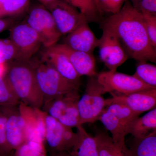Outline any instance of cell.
Listing matches in <instances>:
<instances>
[{"mask_svg": "<svg viewBox=\"0 0 156 156\" xmlns=\"http://www.w3.org/2000/svg\"><path fill=\"white\" fill-rule=\"evenodd\" d=\"M101 28L112 32L128 58L137 61L156 62V50L147 36L142 13L127 0L119 12L101 22Z\"/></svg>", "mask_w": 156, "mask_h": 156, "instance_id": "6da1fadb", "label": "cell"}, {"mask_svg": "<svg viewBox=\"0 0 156 156\" xmlns=\"http://www.w3.org/2000/svg\"><path fill=\"white\" fill-rule=\"evenodd\" d=\"M3 76L20 103L34 108H42L44 100L31 60H17L7 63Z\"/></svg>", "mask_w": 156, "mask_h": 156, "instance_id": "7a4b0ae2", "label": "cell"}, {"mask_svg": "<svg viewBox=\"0 0 156 156\" xmlns=\"http://www.w3.org/2000/svg\"><path fill=\"white\" fill-rule=\"evenodd\" d=\"M33 62L36 80L43 96L44 104L75 89H79L80 85L65 79L46 60L41 58L39 61Z\"/></svg>", "mask_w": 156, "mask_h": 156, "instance_id": "3957f363", "label": "cell"}, {"mask_svg": "<svg viewBox=\"0 0 156 156\" xmlns=\"http://www.w3.org/2000/svg\"><path fill=\"white\" fill-rule=\"evenodd\" d=\"M105 94L103 87L98 81L97 76L89 77L85 93L80 97L77 104L80 125L98 121L104 110L112 103L110 98H104Z\"/></svg>", "mask_w": 156, "mask_h": 156, "instance_id": "277c9868", "label": "cell"}, {"mask_svg": "<svg viewBox=\"0 0 156 156\" xmlns=\"http://www.w3.org/2000/svg\"><path fill=\"white\" fill-rule=\"evenodd\" d=\"M139 115L122 104L112 102L104 110L98 121L110 132L114 142L125 147L129 125Z\"/></svg>", "mask_w": 156, "mask_h": 156, "instance_id": "5b68a950", "label": "cell"}, {"mask_svg": "<svg viewBox=\"0 0 156 156\" xmlns=\"http://www.w3.org/2000/svg\"><path fill=\"white\" fill-rule=\"evenodd\" d=\"M27 13L24 21L38 34L42 46L48 48L57 44L62 35L47 8L40 3L30 4Z\"/></svg>", "mask_w": 156, "mask_h": 156, "instance_id": "8992f818", "label": "cell"}, {"mask_svg": "<svg viewBox=\"0 0 156 156\" xmlns=\"http://www.w3.org/2000/svg\"><path fill=\"white\" fill-rule=\"evenodd\" d=\"M78 90L75 89L46 102L42 110L66 127L76 128L81 126L77 108L80 97Z\"/></svg>", "mask_w": 156, "mask_h": 156, "instance_id": "52a82bcc", "label": "cell"}, {"mask_svg": "<svg viewBox=\"0 0 156 156\" xmlns=\"http://www.w3.org/2000/svg\"><path fill=\"white\" fill-rule=\"evenodd\" d=\"M44 120V145L47 151L50 154L62 151L69 153L76 140V133L46 113Z\"/></svg>", "mask_w": 156, "mask_h": 156, "instance_id": "ba28073f", "label": "cell"}, {"mask_svg": "<svg viewBox=\"0 0 156 156\" xmlns=\"http://www.w3.org/2000/svg\"><path fill=\"white\" fill-rule=\"evenodd\" d=\"M97 78L105 92H108L111 95H127L156 88L143 83L133 75L118 72L117 70H108L98 73Z\"/></svg>", "mask_w": 156, "mask_h": 156, "instance_id": "9c48e42d", "label": "cell"}, {"mask_svg": "<svg viewBox=\"0 0 156 156\" xmlns=\"http://www.w3.org/2000/svg\"><path fill=\"white\" fill-rule=\"evenodd\" d=\"M9 40L16 48L18 60H31L42 46L38 34L24 21L11 27Z\"/></svg>", "mask_w": 156, "mask_h": 156, "instance_id": "30bf717a", "label": "cell"}, {"mask_svg": "<svg viewBox=\"0 0 156 156\" xmlns=\"http://www.w3.org/2000/svg\"><path fill=\"white\" fill-rule=\"evenodd\" d=\"M46 7L62 36L66 35L79 26L87 23L80 11L65 0H56Z\"/></svg>", "mask_w": 156, "mask_h": 156, "instance_id": "8fae6325", "label": "cell"}, {"mask_svg": "<svg viewBox=\"0 0 156 156\" xmlns=\"http://www.w3.org/2000/svg\"><path fill=\"white\" fill-rule=\"evenodd\" d=\"M101 29L102 35L97 47L99 57L108 70H117L127 61L128 56L114 34L107 29Z\"/></svg>", "mask_w": 156, "mask_h": 156, "instance_id": "7c38bea8", "label": "cell"}, {"mask_svg": "<svg viewBox=\"0 0 156 156\" xmlns=\"http://www.w3.org/2000/svg\"><path fill=\"white\" fill-rule=\"evenodd\" d=\"M112 102L122 103L140 115L156 108V88L146 89L127 95H111Z\"/></svg>", "mask_w": 156, "mask_h": 156, "instance_id": "4fadbf2b", "label": "cell"}, {"mask_svg": "<svg viewBox=\"0 0 156 156\" xmlns=\"http://www.w3.org/2000/svg\"><path fill=\"white\" fill-rule=\"evenodd\" d=\"M50 48L64 54L80 76L97 75L93 54L73 50L63 44H56Z\"/></svg>", "mask_w": 156, "mask_h": 156, "instance_id": "5bb4252c", "label": "cell"}, {"mask_svg": "<svg viewBox=\"0 0 156 156\" xmlns=\"http://www.w3.org/2000/svg\"><path fill=\"white\" fill-rule=\"evenodd\" d=\"M18 106L26 122V141L31 140L44 144V112L41 109L34 108L21 103Z\"/></svg>", "mask_w": 156, "mask_h": 156, "instance_id": "9a60e30c", "label": "cell"}, {"mask_svg": "<svg viewBox=\"0 0 156 156\" xmlns=\"http://www.w3.org/2000/svg\"><path fill=\"white\" fill-rule=\"evenodd\" d=\"M18 106L9 108L7 116L6 139L11 152L26 141V122Z\"/></svg>", "mask_w": 156, "mask_h": 156, "instance_id": "2e32d148", "label": "cell"}, {"mask_svg": "<svg viewBox=\"0 0 156 156\" xmlns=\"http://www.w3.org/2000/svg\"><path fill=\"white\" fill-rule=\"evenodd\" d=\"M88 23L79 26L65 36L62 44L73 50L92 53L98 46L99 39L90 28Z\"/></svg>", "mask_w": 156, "mask_h": 156, "instance_id": "e0dca14e", "label": "cell"}, {"mask_svg": "<svg viewBox=\"0 0 156 156\" xmlns=\"http://www.w3.org/2000/svg\"><path fill=\"white\" fill-rule=\"evenodd\" d=\"M41 58L52 65L65 79L80 85V76L78 74L68 58L63 53L50 48H45Z\"/></svg>", "mask_w": 156, "mask_h": 156, "instance_id": "ac0fdd59", "label": "cell"}, {"mask_svg": "<svg viewBox=\"0 0 156 156\" xmlns=\"http://www.w3.org/2000/svg\"><path fill=\"white\" fill-rule=\"evenodd\" d=\"M77 139L70 151V156H98L94 136L88 134L83 127H77Z\"/></svg>", "mask_w": 156, "mask_h": 156, "instance_id": "d6986e66", "label": "cell"}, {"mask_svg": "<svg viewBox=\"0 0 156 156\" xmlns=\"http://www.w3.org/2000/svg\"><path fill=\"white\" fill-rule=\"evenodd\" d=\"M125 156H156V131L144 137L134 138L129 147H127Z\"/></svg>", "mask_w": 156, "mask_h": 156, "instance_id": "ffe728a7", "label": "cell"}, {"mask_svg": "<svg viewBox=\"0 0 156 156\" xmlns=\"http://www.w3.org/2000/svg\"><path fill=\"white\" fill-rule=\"evenodd\" d=\"M154 131H156V108L143 116L133 120L129 125L127 133L134 138H138L144 137Z\"/></svg>", "mask_w": 156, "mask_h": 156, "instance_id": "44dd1931", "label": "cell"}, {"mask_svg": "<svg viewBox=\"0 0 156 156\" xmlns=\"http://www.w3.org/2000/svg\"><path fill=\"white\" fill-rule=\"evenodd\" d=\"M94 137L98 156H125L127 146L122 147L116 144L111 136L105 131H98Z\"/></svg>", "mask_w": 156, "mask_h": 156, "instance_id": "7402d4cb", "label": "cell"}, {"mask_svg": "<svg viewBox=\"0 0 156 156\" xmlns=\"http://www.w3.org/2000/svg\"><path fill=\"white\" fill-rule=\"evenodd\" d=\"M75 7L85 16L88 23L101 22L103 14L100 11L97 0H65Z\"/></svg>", "mask_w": 156, "mask_h": 156, "instance_id": "603a6c76", "label": "cell"}, {"mask_svg": "<svg viewBox=\"0 0 156 156\" xmlns=\"http://www.w3.org/2000/svg\"><path fill=\"white\" fill-rule=\"evenodd\" d=\"M136 71L133 75L143 83L156 88V66L147 61H138Z\"/></svg>", "mask_w": 156, "mask_h": 156, "instance_id": "cb8c5ba5", "label": "cell"}, {"mask_svg": "<svg viewBox=\"0 0 156 156\" xmlns=\"http://www.w3.org/2000/svg\"><path fill=\"white\" fill-rule=\"evenodd\" d=\"M30 0H5L0 11V17H16L27 11Z\"/></svg>", "mask_w": 156, "mask_h": 156, "instance_id": "d4e9b609", "label": "cell"}, {"mask_svg": "<svg viewBox=\"0 0 156 156\" xmlns=\"http://www.w3.org/2000/svg\"><path fill=\"white\" fill-rule=\"evenodd\" d=\"M13 151L10 156H48L44 144L31 140L25 141Z\"/></svg>", "mask_w": 156, "mask_h": 156, "instance_id": "484cf974", "label": "cell"}, {"mask_svg": "<svg viewBox=\"0 0 156 156\" xmlns=\"http://www.w3.org/2000/svg\"><path fill=\"white\" fill-rule=\"evenodd\" d=\"M19 101L11 91L3 76H0V108H11L18 106Z\"/></svg>", "mask_w": 156, "mask_h": 156, "instance_id": "4316f807", "label": "cell"}, {"mask_svg": "<svg viewBox=\"0 0 156 156\" xmlns=\"http://www.w3.org/2000/svg\"><path fill=\"white\" fill-rule=\"evenodd\" d=\"M9 108H0V156H9V150L6 139V125Z\"/></svg>", "mask_w": 156, "mask_h": 156, "instance_id": "83f0119b", "label": "cell"}, {"mask_svg": "<svg viewBox=\"0 0 156 156\" xmlns=\"http://www.w3.org/2000/svg\"><path fill=\"white\" fill-rule=\"evenodd\" d=\"M18 60L17 50L10 40H0V62L7 64Z\"/></svg>", "mask_w": 156, "mask_h": 156, "instance_id": "f1b7e54d", "label": "cell"}, {"mask_svg": "<svg viewBox=\"0 0 156 156\" xmlns=\"http://www.w3.org/2000/svg\"><path fill=\"white\" fill-rule=\"evenodd\" d=\"M141 13L150 42L156 50V15L145 12Z\"/></svg>", "mask_w": 156, "mask_h": 156, "instance_id": "f546056e", "label": "cell"}, {"mask_svg": "<svg viewBox=\"0 0 156 156\" xmlns=\"http://www.w3.org/2000/svg\"><path fill=\"white\" fill-rule=\"evenodd\" d=\"M127 0H97L98 5L101 13L110 15L120 11Z\"/></svg>", "mask_w": 156, "mask_h": 156, "instance_id": "4dcf8cb0", "label": "cell"}, {"mask_svg": "<svg viewBox=\"0 0 156 156\" xmlns=\"http://www.w3.org/2000/svg\"><path fill=\"white\" fill-rule=\"evenodd\" d=\"M133 7L140 13L156 15V0H129Z\"/></svg>", "mask_w": 156, "mask_h": 156, "instance_id": "1f68e13d", "label": "cell"}, {"mask_svg": "<svg viewBox=\"0 0 156 156\" xmlns=\"http://www.w3.org/2000/svg\"><path fill=\"white\" fill-rule=\"evenodd\" d=\"M15 20L12 18L2 19L0 17V32L14 25Z\"/></svg>", "mask_w": 156, "mask_h": 156, "instance_id": "d6a6232c", "label": "cell"}, {"mask_svg": "<svg viewBox=\"0 0 156 156\" xmlns=\"http://www.w3.org/2000/svg\"><path fill=\"white\" fill-rule=\"evenodd\" d=\"M48 156H70L69 154L67 152L62 151L49 154Z\"/></svg>", "mask_w": 156, "mask_h": 156, "instance_id": "836d02e7", "label": "cell"}, {"mask_svg": "<svg viewBox=\"0 0 156 156\" xmlns=\"http://www.w3.org/2000/svg\"><path fill=\"white\" fill-rule=\"evenodd\" d=\"M56 0H38L39 3H41L45 7H47Z\"/></svg>", "mask_w": 156, "mask_h": 156, "instance_id": "e575fe53", "label": "cell"}, {"mask_svg": "<svg viewBox=\"0 0 156 156\" xmlns=\"http://www.w3.org/2000/svg\"><path fill=\"white\" fill-rule=\"evenodd\" d=\"M4 1L5 0H0V11L2 8L3 4H4Z\"/></svg>", "mask_w": 156, "mask_h": 156, "instance_id": "d590c367", "label": "cell"}, {"mask_svg": "<svg viewBox=\"0 0 156 156\" xmlns=\"http://www.w3.org/2000/svg\"><path fill=\"white\" fill-rule=\"evenodd\" d=\"M98 3V2H97Z\"/></svg>", "mask_w": 156, "mask_h": 156, "instance_id": "8d00e7d4", "label": "cell"}]
</instances>
